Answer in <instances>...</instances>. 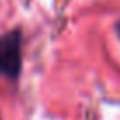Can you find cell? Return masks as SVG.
<instances>
[{"label": "cell", "mask_w": 120, "mask_h": 120, "mask_svg": "<svg viewBox=\"0 0 120 120\" xmlns=\"http://www.w3.org/2000/svg\"><path fill=\"white\" fill-rule=\"evenodd\" d=\"M23 64L21 30L14 28L0 37V74L9 81H16Z\"/></svg>", "instance_id": "obj_1"}, {"label": "cell", "mask_w": 120, "mask_h": 120, "mask_svg": "<svg viewBox=\"0 0 120 120\" xmlns=\"http://www.w3.org/2000/svg\"><path fill=\"white\" fill-rule=\"evenodd\" d=\"M116 32H118V35H120V23L116 25Z\"/></svg>", "instance_id": "obj_2"}]
</instances>
